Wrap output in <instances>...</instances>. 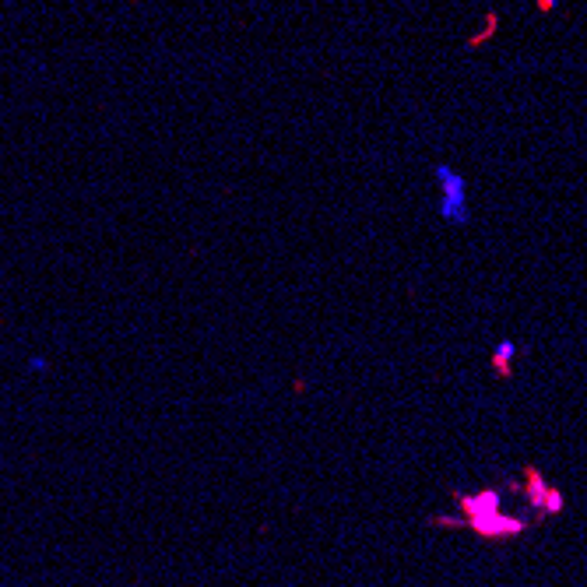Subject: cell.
I'll return each mask as SVG.
<instances>
[{
  "instance_id": "obj_1",
  "label": "cell",
  "mask_w": 587,
  "mask_h": 587,
  "mask_svg": "<svg viewBox=\"0 0 587 587\" xmlns=\"http://www.w3.org/2000/svg\"><path fill=\"white\" fill-rule=\"evenodd\" d=\"M436 179H440V211L450 222H468V186L447 166H436Z\"/></svg>"
},
{
  "instance_id": "obj_2",
  "label": "cell",
  "mask_w": 587,
  "mask_h": 587,
  "mask_svg": "<svg viewBox=\"0 0 587 587\" xmlns=\"http://www.w3.org/2000/svg\"><path fill=\"white\" fill-rule=\"evenodd\" d=\"M559 507H563V496H559L556 489H549V492H545V510H549V514H556Z\"/></svg>"
}]
</instances>
